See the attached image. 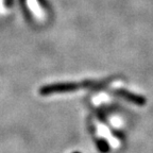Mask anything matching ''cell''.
Instances as JSON below:
<instances>
[{
  "mask_svg": "<svg viewBox=\"0 0 153 153\" xmlns=\"http://www.w3.org/2000/svg\"><path fill=\"white\" fill-rule=\"evenodd\" d=\"M72 153H81V152H79V151H74V152H72Z\"/></svg>",
  "mask_w": 153,
  "mask_h": 153,
  "instance_id": "cell-7",
  "label": "cell"
},
{
  "mask_svg": "<svg viewBox=\"0 0 153 153\" xmlns=\"http://www.w3.org/2000/svg\"><path fill=\"white\" fill-rule=\"evenodd\" d=\"M38 1H39V2H41L42 4H45V2H44V0H38Z\"/></svg>",
  "mask_w": 153,
  "mask_h": 153,
  "instance_id": "cell-6",
  "label": "cell"
},
{
  "mask_svg": "<svg viewBox=\"0 0 153 153\" xmlns=\"http://www.w3.org/2000/svg\"><path fill=\"white\" fill-rule=\"evenodd\" d=\"M97 148H98V150L100 151L101 153H108L111 150V147L110 145H108V140L104 138H100L97 140Z\"/></svg>",
  "mask_w": 153,
  "mask_h": 153,
  "instance_id": "cell-3",
  "label": "cell"
},
{
  "mask_svg": "<svg viewBox=\"0 0 153 153\" xmlns=\"http://www.w3.org/2000/svg\"><path fill=\"white\" fill-rule=\"evenodd\" d=\"M115 95L120 96L121 98L126 99V100L130 101V102L134 103V104L137 105H143L146 103V99L141 97V96H138L136 94H133L131 91H128L126 89H117V91H114Z\"/></svg>",
  "mask_w": 153,
  "mask_h": 153,
  "instance_id": "cell-2",
  "label": "cell"
},
{
  "mask_svg": "<svg viewBox=\"0 0 153 153\" xmlns=\"http://www.w3.org/2000/svg\"><path fill=\"white\" fill-rule=\"evenodd\" d=\"M20 5H22V11H24L25 14L27 15V17H28V19L31 18V16H30V13H29V11H28V7H27L26 0H20Z\"/></svg>",
  "mask_w": 153,
  "mask_h": 153,
  "instance_id": "cell-4",
  "label": "cell"
},
{
  "mask_svg": "<svg viewBox=\"0 0 153 153\" xmlns=\"http://www.w3.org/2000/svg\"><path fill=\"white\" fill-rule=\"evenodd\" d=\"M84 87V82L76 83V82H62V83L48 84L39 88V94L42 96H49L57 93H69L74 91L76 89Z\"/></svg>",
  "mask_w": 153,
  "mask_h": 153,
  "instance_id": "cell-1",
  "label": "cell"
},
{
  "mask_svg": "<svg viewBox=\"0 0 153 153\" xmlns=\"http://www.w3.org/2000/svg\"><path fill=\"white\" fill-rule=\"evenodd\" d=\"M13 3V0H5V4H7V7H11Z\"/></svg>",
  "mask_w": 153,
  "mask_h": 153,
  "instance_id": "cell-5",
  "label": "cell"
}]
</instances>
